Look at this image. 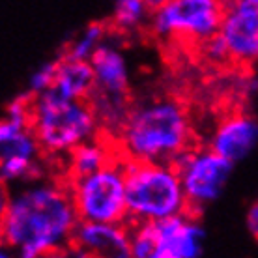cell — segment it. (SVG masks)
I'll return each instance as SVG.
<instances>
[{"label": "cell", "mask_w": 258, "mask_h": 258, "mask_svg": "<svg viewBox=\"0 0 258 258\" xmlns=\"http://www.w3.org/2000/svg\"><path fill=\"white\" fill-rule=\"evenodd\" d=\"M150 258H180L178 254H174V252H170V251H167V249H155V252L152 254Z\"/></svg>", "instance_id": "cell-24"}, {"label": "cell", "mask_w": 258, "mask_h": 258, "mask_svg": "<svg viewBox=\"0 0 258 258\" xmlns=\"http://www.w3.org/2000/svg\"><path fill=\"white\" fill-rule=\"evenodd\" d=\"M157 249H167L180 258H199L202 252L204 230L191 212L180 213L174 217L155 221Z\"/></svg>", "instance_id": "cell-13"}, {"label": "cell", "mask_w": 258, "mask_h": 258, "mask_svg": "<svg viewBox=\"0 0 258 258\" xmlns=\"http://www.w3.org/2000/svg\"><path fill=\"white\" fill-rule=\"evenodd\" d=\"M226 0H167L152 12L150 30L168 43L200 45L219 34Z\"/></svg>", "instance_id": "cell-6"}, {"label": "cell", "mask_w": 258, "mask_h": 258, "mask_svg": "<svg viewBox=\"0 0 258 258\" xmlns=\"http://www.w3.org/2000/svg\"><path fill=\"white\" fill-rule=\"evenodd\" d=\"M245 2H254V4H258V0H245Z\"/></svg>", "instance_id": "cell-26"}, {"label": "cell", "mask_w": 258, "mask_h": 258, "mask_svg": "<svg viewBox=\"0 0 258 258\" xmlns=\"http://www.w3.org/2000/svg\"><path fill=\"white\" fill-rule=\"evenodd\" d=\"M94 70V92L112 97H129V68L125 54L110 36L90 58Z\"/></svg>", "instance_id": "cell-12"}, {"label": "cell", "mask_w": 258, "mask_h": 258, "mask_svg": "<svg viewBox=\"0 0 258 258\" xmlns=\"http://www.w3.org/2000/svg\"><path fill=\"white\" fill-rule=\"evenodd\" d=\"M245 221H247V230H249V234L258 241V200L249 206Z\"/></svg>", "instance_id": "cell-23"}, {"label": "cell", "mask_w": 258, "mask_h": 258, "mask_svg": "<svg viewBox=\"0 0 258 258\" xmlns=\"http://www.w3.org/2000/svg\"><path fill=\"white\" fill-rule=\"evenodd\" d=\"M79 223L66 178L19 183L2 204V241L17 258H38L66 247Z\"/></svg>", "instance_id": "cell-1"}, {"label": "cell", "mask_w": 258, "mask_h": 258, "mask_svg": "<svg viewBox=\"0 0 258 258\" xmlns=\"http://www.w3.org/2000/svg\"><path fill=\"white\" fill-rule=\"evenodd\" d=\"M58 64L60 58L47 60L43 64H39L30 73V77H28L26 92L32 94V96H39V94H45V92L52 90L54 81H56V73H58Z\"/></svg>", "instance_id": "cell-19"}, {"label": "cell", "mask_w": 258, "mask_h": 258, "mask_svg": "<svg viewBox=\"0 0 258 258\" xmlns=\"http://www.w3.org/2000/svg\"><path fill=\"white\" fill-rule=\"evenodd\" d=\"M199 49L200 58L208 62V64L213 66H225L230 62V54H228V49H226L225 41L219 34H215L212 38H208L206 41H202L200 45H197Z\"/></svg>", "instance_id": "cell-20"}, {"label": "cell", "mask_w": 258, "mask_h": 258, "mask_svg": "<svg viewBox=\"0 0 258 258\" xmlns=\"http://www.w3.org/2000/svg\"><path fill=\"white\" fill-rule=\"evenodd\" d=\"M109 36H110V30L105 23H90V25L84 26L77 36H73L66 43L62 56L90 62V58L96 54L97 49L107 41Z\"/></svg>", "instance_id": "cell-16"}, {"label": "cell", "mask_w": 258, "mask_h": 258, "mask_svg": "<svg viewBox=\"0 0 258 258\" xmlns=\"http://www.w3.org/2000/svg\"><path fill=\"white\" fill-rule=\"evenodd\" d=\"M30 125L47 159L60 161L77 146L103 135L88 99H70L54 90L34 96Z\"/></svg>", "instance_id": "cell-3"}, {"label": "cell", "mask_w": 258, "mask_h": 258, "mask_svg": "<svg viewBox=\"0 0 258 258\" xmlns=\"http://www.w3.org/2000/svg\"><path fill=\"white\" fill-rule=\"evenodd\" d=\"M193 141L187 107L176 97L161 96L131 107L114 144L129 161L174 163L193 148Z\"/></svg>", "instance_id": "cell-2"}, {"label": "cell", "mask_w": 258, "mask_h": 258, "mask_svg": "<svg viewBox=\"0 0 258 258\" xmlns=\"http://www.w3.org/2000/svg\"><path fill=\"white\" fill-rule=\"evenodd\" d=\"M236 94L243 99H252L258 94V79L252 73H245L236 84Z\"/></svg>", "instance_id": "cell-21"}, {"label": "cell", "mask_w": 258, "mask_h": 258, "mask_svg": "<svg viewBox=\"0 0 258 258\" xmlns=\"http://www.w3.org/2000/svg\"><path fill=\"white\" fill-rule=\"evenodd\" d=\"M73 243L94 258H131L127 223H84L81 221Z\"/></svg>", "instance_id": "cell-11"}, {"label": "cell", "mask_w": 258, "mask_h": 258, "mask_svg": "<svg viewBox=\"0 0 258 258\" xmlns=\"http://www.w3.org/2000/svg\"><path fill=\"white\" fill-rule=\"evenodd\" d=\"M189 200V212H202L219 199L232 174L234 163L213 152L210 146H193L174 161Z\"/></svg>", "instance_id": "cell-7"}, {"label": "cell", "mask_w": 258, "mask_h": 258, "mask_svg": "<svg viewBox=\"0 0 258 258\" xmlns=\"http://www.w3.org/2000/svg\"><path fill=\"white\" fill-rule=\"evenodd\" d=\"M84 223H129L125 200V157L118 154L97 172L66 180Z\"/></svg>", "instance_id": "cell-5"}, {"label": "cell", "mask_w": 258, "mask_h": 258, "mask_svg": "<svg viewBox=\"0 0 258 258\" xmlns=\"http://www.w3.org/2000/svg\"><path fill=\"white\" fill-rule=\"evenodd\" d=\"M152 10L146 0H114L110 26L116 32H135L150 25Z\"/></svg>", "instance_id": "cell-17"}, {"label": "cell", "mask_w": 258, "mask_h": 258, "mask_svg": "<svg viewBox=\"0 0 258 258\" xmlns=\"http://www.w3.org/2000/svg\"><path fill=\"white\" fill-rule=\"evenodd\" d=\"M131 258H150L157 249L154 223H129Z\"/></svg>", "instance_id": "cell-18"}, {"label": "cell", "mask_w": 258, "mask_h": 258, "mask_svg": "<svg viewBox=\"0 0 258 258\" xmlns=\"http://www.w3.org/2000/svg\"><path fill=\"white\" fill-rule=\"evenodd\" d=\"M51 256L52 258H94L84 251V249H81L77 243H73V241L68 243L66 247H62V249H58V251H52Z\"/></svg>", "instance_id": "cell-22"}, {"label": "cell", "mask_w": 258, "mask_h": 258, "mask_svg": "<svg viewBox=\"0 0 258 258\" xmlns=\"http://www.w3.org/2000/svg\"><path fill=\"white\" fill-rule=\"evenodd\" d=\"M219 36L225 41L230 64L249 70L258 62V4L226 0Z\"/></svg>", "instance_id": "cell-9"}, {"label": "cell", "mask_w": 258, "mask_h": 258, "mask_svg": "<svg viewBox=\"0 0 258 258\" xmlns=\"http://www.w3.org/2000/svg\"><path fill=\"white\" fill-rule=\"evenodd\" d=\"M129 223H155L189 212V200L174 163L125 159Z\"/></svg>", "instance_id": "cell-4"}, {"label": "cell", "mask_w": 258, "mask_h": 258, "mask_svg": "<svg viewBox=\"0 0 258 258\" xmlns=\"http://www.w3.org/2000/svg\"><path fill=\"white\" fill-rule=\"evenodd\" d=\"M47 159L30 122L2 118L0 123V176L4 183L19 185L41 178Z\"/></svg>", "instance_id": "cell-8"}, {"label": "cell", "mask_w": 258, "mask_h": 258, "mask_svg": "<svg viewBox=\"0 0 258 258\" xmlns=\"http://www.w3.org/2000/svg\"><path fill=\"white\" fill-rule=\"evenodd\" d=\"M94 70L86 60H73L60 56L58 73L52 90L70 99H88L94 92Z\"/></svg>", "instance_id": "cell-15"}, {"label": "cell", "mask_w": 258, "mask_h": 258, "mask_svg": "<svg viewBox=\"0 0 258 258\" xmlns=\"http://www.w3.org/2000/svg\"><path fill=\"white\" fill-rule=\"evenodd\" d=\"M146 2H148L150 10H152V12H155V10H159V8H161L167 0H146Z\"/></svg>", "instance_id": "cell-25"}, {"label": "cell", "mask_w": 258, "mask_h": 258, "mask_svg": "<svg viewBox=\"0 0 258 258\" xmlns=\"http://www.w3.org/2000/svg\"><path fill=\"white\" fill-rule=\"evenodd\" d=\"M118 155L114 141L107 135H99L73 150L64 159L66 180H75L94 174Z\"/></svg>", "instance_id": "cell-14"}, {"label": "cell", "mask_w": 258, "mask_h": 258, "mask_svg": "<svg viewBox=\"0 0 258 258\" xmlns=\"http://www.w3.org/2000/svg\"><path fill=\"white\" fill-rule=\"evenodd\" d=\"M258 144V120L245 110H232L213 127L208 146L230 163L243 161Z\"/></svg>", "instance_id": "cell-10"}]
</instances>
